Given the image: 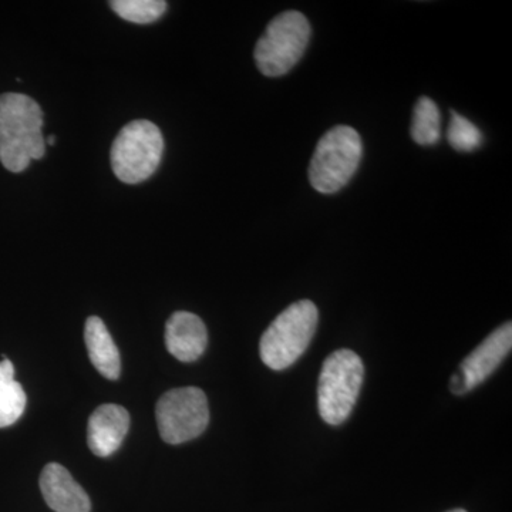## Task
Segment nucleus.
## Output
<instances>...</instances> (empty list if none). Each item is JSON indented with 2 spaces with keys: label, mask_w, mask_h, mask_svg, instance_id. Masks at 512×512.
<instances>
[{
  "label": "nucleus",
  "mask_w": 512,
  "mask_h": 512,
  "mask_svg": "<svg viewBox=\"0 0 512 512\" xmlns=\"http://www.w3.org/2000/svg\"><path fill=\"white\" fill-rule=\"evenodd\" d=\"M43 111L26 94L0 96V163L10 173H22L46 153Z\"/></svg>",
  "instance_id": "f257e3e1"
},
{
  "label": "nucleus",
  "mask_w": 512,
  "mask_h": 512,
  "mask_svg": "<svg viewBox=\"0 0 512 512\" xmlns=\"http://www.w3.org/2000/svg\"><path fill=\"white\" fill-rule=\"evenodd\" d=\"M319 312L315 303L299 301L279 313L259 343L262 362L269 369L285 370L306 352L318 326Z\"/></svg>",
  "instance_id": "f03ea898"
},
{
  "label": "nucleus",
  "mask_w": 512,
  "mask_h": 512,
  "mask_svg": "<svg viewBox=\"0 0 512 512\" xmlns=\"http://www.w3.org/2000/svg\"><path fill=\"white\" fill-rule=\"evenodd\" d=\"M362 138L355 128L336 126L320 138L309 164V181L320 194H335L352 180L362 160Z\"/></svg>",
  "instance_id": "7ed1b4c3"
},
{
  "label": "nucleus",
  "mask_w": 512,
  "mask_h": 512,
  "mask_svg": "<svg viewBox=\"0 0 512 512\" xmlns=\"http://www.w3.org/2000/svg\"><path fill=\"white\" fill-rule=\"evenodd\" d=\"M363 376L365 366L352 350H336L325 360L318 386V406L323 421L339 426L349 419L362 389Z\"/></svg>",
  "instance_id": "20e7f679"
},
{
  "label": "nucleus",
  "mask_w": 512,
  "mask_h": 512,
  "mask_svg": "<svg viewBox=\"0 0 512 512\" xmlns=\"http://www.w3.org/2000/svg\"><path fill=\"white\" fill-rule=\"evenodd\" d=\"M311 25L301 12L288 10L271 20L255 46V63L266 77L291 72L311 40Z\"/></svg>",
  "instance_id": "39448f33"
},
{
  "label": "nucleus",
  "mask_w": 512,
  "mask_h": 512,
  "mask_svg": "<svg viewBox=\"0 0 512 512\" xmlns=\"http://www.w3.org/2000/svg\"><path fill=\"white\" fill-rule=\"evenodd\" d=\"M164 138L160 128L148 120H134L121 128L111 147V168L120 181L140 184L160 167Z\"/></svg>",
  "instance_id": "423d86ee"
},
{
  "label": "nucleus",
  "mask_w": 512,
  "mask_h": 512,
  "mask_svg": "<svg viewBox=\"0 0 512 512\" xmlns=\"http://www.w3.org/2000/svg\"><path fill=\"white\" fill-rule=\"evenodd\" d=\"M156 416L165 443H187L200 437L210 423L207 396L198 387L170 390L158 400Z\"/></svg>",
  "instance_id": "0eeeda50"
},
{
  "label": "nucleus",
  "mask_w": 512,
  "mask_h": 512,
  "mask_svg": "<svg viewBox=\"0 0 512 512\" xmlns=\"http://www.w3.org/2000/svg\"><path fill=\"white\" fill-rule=\"evenodd\" d=\"M512 348L511 322L491 333L460 366V372L451 379V392L464 394L476 389L488 379L510 355Z\"/></svg>",
  "instance_id": "6e6552de"
},
{
  "label": "nucleus",
  "mask_w": 512,
  "mask_h": 512,
  "mask_svg": "<svg viewBox=\"0 0 512 512\" xmlns=\"http://www.w3.org/2000/svg\"><path fill=\"white\" fill-rule=\"evenodd\" d=\"M130 427V414L119 404H103L94 410L87 427V443L93 454L109 457L119 450Z\"/></svg>",
  "instance_id": "1a4fd4ad"
},
{
  "label": "nucleus",
  "mask_w": 512,
  "mask_h": 512,
  "mask_svg": "<svg viewBox=\"0 0 512 512\" xmlns=\"http://www.w3.org/2000/svg\"><path fill=\"white\" fill-rule=\"evenodd\" d=\"M208 345V332L201 318L191 312H175L165 326V346L168 352L190 363L204 355Z\"/></svg>",
  "instance_id": "9d476101"
},
{
  "label": "nucleus",
  "mask_w": 512,
  "mask_h": 512,
  "mask_svg": "<svg viewBox=\"0 0 512 512\" xmlns=\"http://www.w3.org/2000/svg\"><path fill=\"white\" fill-rule=\"evenodd\" d=\"M40 490L46 504L56 512H90L89 495L72 474L57 463L47 464L40 476Z\"/></svg>",
  "instance_id": "9b49d317"
},
{
  "label": "nucleus",
  "mask_w": 512,
  "mask_h": 512,
  "mask_svg": "<svg viewBox=\"0 0 512 512\" xmlns=\"http://www.w3.org/2000/svg\"><path fill=\"white\" fill-rule=\"evenodd\" d=\"M87 352L90 362L100 375L109 380H117L121 372L120 352L111 338L106 323L97 316H90L84 328Z\"/></svg>",
  "instance_id": "f8f14e48"
},
{
  "label": "nucleus",
  "mask_w": 512,
  "mask_h": 512,
  "mask_svg": "<svg viewBox=\"0 0 512 512\" xmlns=\"http://www.w3.org/2000/svg\"><path fill=\"white\" fill-rule=\"evenodd\" d=\"M25 390L15 380V366L8 357L0 362V429L12 426L25 413Z\"/></svg>",
  "instance_id": "ddd939ff"
},
{
  "label": "nucleus",
  "mask_w": 512,
  "mask_h": 512,
  "mask_svg": "<svg viewBox=\"0 0 512 512\" xmlns=\"http://www.w3.org/2000/svg\"><path fill=\"white\" fill-rule=\"evenodd\" d=\"M412 137L420 146H434L441 138V114L430 97H421L413 110Z\"/></svg>",
  "instance_id": "4468645a"
},
{
  "label": "nucleus",
  "mask_w": 512,
  "mask_h": 512,
  "mask_svg": "<svg viewBox=\"0 0 512 512\" xmlns=\"http://www.w3.org/2000/svg\"><path fill=\"white\" fill-rule=\"evenodd\" d=\"M110 5L121 19L137 25H150L167 10V2L163 0H114Z\"/></svg>",
  "instance_id": "2eb2a0df"
},
{
  "label": "nucleus",
  "mask_w": 512,
  "mask_h": 512,
  "mask_svg": "<svg viewBox=\"0 0 512 512\" xmlns=\"http://www.w3.org/2000/svg\"><path fill=\"white\" fill-rule=\"evenodd\" d=\"M447 140L454 150L471 153L483 144V134L476 124L453 111L448 124Z\"/></svg>",
  "instance_id": "dca6fc26"
},
{
  "label": "nucleus",
  "mask_w": 512,
  "mask_h": 512,
  "mask_svg": "<svg viewBox=\"0 0 512 512\" xmlns=\"http://www.w3.org/2000/svg\"><path fill=\"white\" fill-rule=\"evenodd\" d=\"M56 144V136L47 137L46 146L53 147Z\"/></svg>",
  "instance_id": "f3484780"
},
{
  "label": "nucleus",
  "mask_w": 512,
  "mask_h": 512,
  "mask_svg": "<svg viewBox=\"0 0 512 512\" xmlns=\"http://www.w3.org/2000/svg\"><path fill=\"white\" fill-rule=\"evenodd\" d=\"M448 512H467V511H464V510H453V511H448Z\"/></svg>",
  "instance_id": "a211bd4d"
}]
</instances>
